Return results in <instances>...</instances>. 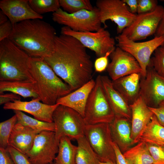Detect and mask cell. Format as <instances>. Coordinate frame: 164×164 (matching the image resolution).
<instances>
[{
	"instance_id": "cell-20",
	"label": "cell",
	"mask_w": 164,
	"mask_h": 164,
	"mask_svg": "<svg viewBox=\"0 0 164 164\" xmlns=\"http://www.w3.org/2000/svg\"><path fill=\"white\" fill-rule=\"evenodd\" d=\"M40 132L17 123L13 128L9 146L26 154L31 149L37 134Z\"/></svg>"
},
{
	"instance_id": "cell-10",
	"label": "cell",
	"mask_w": 164,
	"mask_h": 164,
	"mask_svg": "<svg viewBox=\"0 0 164 164\" xmlns=\"http://www.w3.org/2000/svg\"><path fill=\"white\" fill-rule=\"evenodd\" d=\"M61 33L75 38L86 48L94 51L98 57L105 55L115 48L114 39L104 27L94 32H76L64 26L61 28Z\"/></svg>"
},
{
	"instance_id": "cell-1",
	"label": "cell",
	"mask_w": 164,
	"mask_h": 164,
	"mask_svg": "<svg viewBox=\"0 0 164 164\" xmlns=\"http://www.w3.org/2000/svg\"><path fill=\"white\" fill-rule=\"evenodd\" d=\"M43 59L73 91L92 79L93 65L91 56L86 48L73 37L56 36L53 52Z\"/></svg>"
},
{
	"instance_id": "cell-38",
	"label": "cell",
	"mask_w": 164,
	"mask_h": 164,
	"mask_svg": "<svg viewBox=\"0 0 164 164\" xmlns=\"http://www.w3.org/2000/svg\"><path fill=\"white\" fill-rule=\"evenodd\" d=\"M13 28V25L9 20L0 25V42L8 38L12 33Z\"/></svg>"
},
{
	"instance_id": "cell-11",
	"label": "cell",
	"mask_w": 164,
	"mask_h": 164,
	"mask_svg": "<svg viewBox=\"0 0 164 164\" xmlns=\"http://www.w3.org/2000/svg\"><path fill=\"white\" fill-rule=\"evenodd\" d=\"M96 5L104 28L107 27L106 21L111 20L117 25V31L119 34L132 24L137 14L130 12L122 0H98Z\"/></svg>"
},
{
	"instance_id": "cell-34",
	"label": "cell",
	"mask_w": 164,
	"mask_h": 164,
	"mask_svg": "<svg viewBox=\"0 0 164 164\" xmlns=\"http://www.w3.org/2000/svg\"><path fill=\"white\" fill-rule=\"evenodd\" d=\"M155 164H164V147L146 143Z\"/></svg>"
},
{
	"instance_id": "cell-27",
	"label": "cell",
	"mask_w": 164,
	"mask_h": 164,
	"mask_svg": "<svg viewBox=\"0 0 164 164\" xmlns=\"http://www.w3.org/2000/svg\"><path fill=\"white\" fill-rule=\"evenodd\" d=\"M58 151L54 160L56 164H76L77 147L71 140L66 136L61 137L58 145Z\"/></svg>"
},
{
	"instance_id": "cell-43",
	"label": "cell",
	"mask_w": 164,
	"mask_h": 164,
	"mask_svg": "<svg viewBox=\"0 0 164 164\" xmlns=\"http://www.w3.org/2000/svg\"><path fill=\"white\" fill-rule=\"evenodd\" d=\"M129 7L130 12L136 14L137 12L138 0H122Z\"/></svg>"
},
{
	"instance_id": "cell-32",
	"label": "cell",
	"mask_w": 164,
	"mask_h": 164,
	"mask_svg": "<svg viewBox=\"0 0 164 164\" xmlns=\"http://www.w3.org/2000/svg\"><path fill=\"white\" fill-rule=\"evenodd\" d=\"M17 122L15 114L12 117L0 123V147L6 149L9 146V139L15 125Z\"/></svg>"
},
{
	"instance_id": "cell-24",
	"label": "cell",
	"mask_w": 164,
	"mask_h": 164,
	"mask_svg": "<svg viewBox=\"0 0 164 164\" xmlns=\"http://www.w3.org/2000/svg\"><path fill=\"white\" fill-rule=\"evenodd\" d=\"M123 154L129 164L154 163L146 143L143 142H139Z\"/></svg>"
},
{
	"instance_id": "cell-31",
	"label": "cell",
	"mask_w": 164,
	"mask_h": 164,
	"mask_svg": "<svg viewBox=\"0 0 164 164\" xmlns=\"http://www.w3.org/2000/svg\"><path fill=\"white\" fill-rule=\"evenodd\" d=\"M60 6L63 10L72 13L82 10H92L94 7L89 0H59Z\"/></svg>"
},
{
	"instance_id": "cell-2",
	"label": "cell",
	"mask_w": 164,
	"mask_h": 164,
	"mask_svg": "<svg viewBox=\"0 0 164 164\" xmlns=\"http://www.w3.org/2000/svg\"><path fill=\"white\" fill-rule=\"evenodd\" d=\"M56 36V30L51 25L35 19L14 25L8 39L31 57L44 58L53 52Z\"/></svg>"
},
{
	"instance_id": "cell-7",
	"label": "cell",
	"mask_w": 164,
	"mask_h": 164,
	"mask_svg": "<svg viewBox=\"0 0 164 164\" xmlns=\"http://www.w3.org/2000/svg\"><path fill=\"white\" fill-rule=\"evenodd\" d=\"M52 19L76 32H95L101 27L99 12L96 7L92 10L83 9L72 13L61 8L53 13Z\"/></svg>"
},
{
	"instance_id": "cell-9",
	"label": "cell",
	"mask_w": 164,
	"mask_h": 164,
	"mask_svg": "<svg viewBox=\"0 0 164 164\" xmlns=\"http://www.w3.org/2000/svg\"><path fill=\"white\" fill-rule=\"evenodd\" d=\"M117 46L132 56L138 63L142 70V76L145 77L151 56L155 50L164 44V36H155L148 41L137 42L119 34L115 37Z\"/></svg>"
},
{
	"instance_id": "cell-17",
	"label": "cell",
	"mask_w": 164,
	"mask_h": 164,
	"mask_svg": "<svg viewBox=\"0 0 164 164\" xmlns=\"http://www.w3.org/2000/svg\"><path fill=\"white\" fill-rule=\"evenodd\" d=\"M0 8L13 25L26 20L43 18L32 9L28 0H1Z\"/></svg>"
},
{
	"instance_id": "cell-42",
	"label": "cell",
	"mask_w": 164,
	"mask_h": 164,
	"mask_svg": "<svg viewBox=\"0 0 164 164\" xmlns=\"http://www.w3.org/2000/svg\"><path fill=\"white\" fill-rule=\"evenodd\" d=\"M0 164H15L11 155L6 149L0 147Z\"/></svg>"
},
{
	"instance_id": "cell-15",
	"label": "cell",
	"mask_w": 164,
	"mask_h": 164,
	"mask_svg": "<svg viewBox=\"0 0 164 164\" xmlns=\"http://www.w3.org/2000/svg\"><path fill=\"white\" fill-rule=\"evenodd\" d=\"M110 56L111 61L106 70L111 80L134 73L142 75V70L138 63L128 52L117 46Z\"/></svg>"
},
{
	"instance_id": "cell-23",
	"label": "cell",
	"mask_w": 164,
	"mask_h": 164,
	"mask_svg": "<svg viewBox=\"0 0 164 164\" xmlns=\"http://www.w3.org/2000/svg\"><path fill=\"white\" fill-rule=\"evenodd\" d=\"M129 120L121 116L115 115L114 120L109 124L113 141L121 151L125 149V147L134 144L131 137V128Z\"/></svg>"
},
{
	"instance_id": "cell-8",
	"label": "cell",
	"mask_w": 164,
	"mask_h": 164,
	"mask_svg": "<svg viewBox=\"0 0 164 164\" xmlns=\"http://www.w3.org/2000/svg\"><path fill=\"white\" fill-rule=\"evenodd\" d=\"M84 136L101 162L111 161L116 163L109 124L86 125Z\"/></svg>"
},
{
	"instance_id": "cell-39",
	"label": "cell",
	"mask_w": 164,
	"mask_h": 164,
	"mask_svg": "<svg viewBox=\"0 0 164 164\" xmlns=\"http://www.w3.org/2000/svg\"><path fill=\"white\" fill-rule=\"evenodd\" d=\"M148 107L155 116L159 122L164 126V101L161 103L157 107Z\"/></svg>"
},
{
	"instance_id": "cell-6",
	"label": "cell",
	"mask_w": 164,
	"mask_h": 164,
	"mask_svg": "<svg viewBox=\"0 0 164 164\" xmlns=\"http://www.w3.org/2000/svg\"><path fill=\"white\" fill-rule=\"evenodd\" d=\"M53 118L55 138L58 143L63 136L76 140L84 136L86 125L84 118L75 110L59 105L53 113Z\"/></svg>"
},
{
	"instance_id": "cell-40",
	"label": "cell",
	"mask_w": 164,
	"mask_h": 164,
	"mask_svg": "<svg viewBox=\"0 0 164 164\" xmlns=\"http://www.w3.org/2000/svg\"><path fill=\"white\" fill-rule=\"evenodd\" d=\"M21 100L20 96L13 93L0 94V104H5L15 100Z\"/></svg>"
},
{
	"instance_id": "cell-45",
	"label": "cell",
	"mask_w": 164,
	"mask_h": 164,
	"mask_svg": "<svg viewBox=\"0 0 164 164\" xmlns=\"http://www.w3.org/2000/svg\"><path fill=\"white\" fill-rule=\"evenodd\" d=\"M9 20V18L6 15L2 10H0V25L5 23Z\"/></svg>"
},
{
	"instance_id": "cell-21",
	"label": "cell",
	"mask_w": 164,
	"mask_h": 164,
	"mask_svg": "<svg viewBox=\"0 0 164 164\" xmlns=\"http://www.w3.org/2000/svg\"><path fill=\"white\" fill-rule=\"evenodd\" d=\"M142 75L134 73L112 80L113 86L130 105L140 97V84Z\"/></svg>"
},
{
	"instance_id": "cell-13",
	"label": "cell",
	"mask_w": 164,
	"mask_h": 164,
	"mask_svg": "<svg viewBox=\"0 0 164 164\" xmlns=\"http://www.w3.org/2000/svg\"><path fill=\"white\" fill-rule=\"evenodd\" d=\"M55 132L43 131L36 135L31 149L26 154L32 164H50L58 151Z\"/></svg>"
},
{
	"instance_id": "cell-41",
	"label": "cell",
	"mask_w": 164,
	"mask_h": 164,
	"mask_svg": "<svg viewBox=\"0 0 164 164\" xmlns=\"http://www.w3.org/2000/svg\"><path fill=\"white\" fill-rule=\"evenodd\" d=\"M112 145L114 151L116 164H129L117 145L113 141Z\"/></svg>"
},
{
	"instance_id": "cell-19",
	"label": "cell",
	"mask_w": 164,
	"mask_h": 164,
	"mask_svg": "<svg viewBox=\"0 0 164 164\" xmlns=\"http://www.w3.org/2000/svg\"><path fill=\"white\" fill-rule=\"evenodd\" d=\"M95 84V80L91 79L77 89L59 98L56 104L75 110L84 118L88 98Z\"/></svg>"
},
{
	"instance_id": "cell-12",
	"label": "cell",
	"mask_w": 164,
	"mask_h": 164,
	"mask_svg": "<svg viewBox=\"0 0 164 164\" xmlns=\"http://www.w3.org/2000/svg\"><path fill=\"white\" fill-rule=\"evenodd\" d=\"M164 7L158 5L152 12L136 16L132 24L121 34L133 41L144 39L155 34L162 19Z\"/></svg>"
},
{
	"instance_id": "cell-4",
	"label": "cell",
	"mask_w": 164,
	"mask_h": 164,
	"mask_svg": "<svg viewBox=\"0 0 164 164\" xmlns=\"http://www.w3.org/2000/svg\"><path fill=\"white\" fill-rule=\"evenodd\" d=\"M31 57L9 39L0 42V81L34 83L30 71Z\"/></svg>"
},
{
	"instance_id": "cell-47",
	"label": "cell",
	"mask_w": 164,
	"mask_h": 164,
	"mask_svg": "<svg viewBox=\"0 0 164 164\" xmlns=\"http://www.w3.org/2000/svg\"><path fill=\"white\" fill-rule=\"evenodd\" d=\"M161 146H163V147H164V144L162 145Z\"/></svg>"
},
{
	"instance_id": "cell-46",
	"label": "cell",
	"mask_w": 164,
	"mask_h": 164,
	"mask_svg": "<svg viewBox=\"0 0 164 164\" xmlns=\"http://www.w3.org/2000/svg\"><path fill=\"white\" fill-rule=\"evenodd\" d=\"M100 164H116V163L111 161L106 162H101Z\"/></svg>"
},
{
	"instance_id": "cell-37",
	"label": "cell",
	"mask_w": 164,
	"mask_h": 164,
	"mask_svg": "<svg viewBox=\"0 0 164 164\" xmlns=\"http://www.w3.org/2000/svg\"><path fill=\"white\" fill-rule=\"evenodd\" d=\"M114 49L108 51L105 55L98 57L96 59L94 64L96 72L101 73L106 70L108 64V57Z\"/></svg>"
},
{
	"instance_id": "cell-16",
	"label": "cell",
	"mask_w": 164,
	"mask_h": 164,
	"mask_svg": "<svg viewBox=\"0 0 164 164\" xmlns=\"http://www.w3.org/2000/svg\"><path fill=\"white\" fill-rule=\"evenodd\" d=\"M39 97L32 98L29 101L15 100L4 105V110L25 112L33 115L38 120L48 122H53V113L59 104L49 105L40 102Z\"/></svg>"
},
{
	"instance_id": "cell-18",
	"label": "cell",
	"mask_w": 164,
	"mask_h": 164,
	"mask_svg": "<svg viewBox=\"0 0 164 164\" xmlns=\"http://www.w3.org/2000/svg\"><path fill=\"white\" fill-rule=\"evenodd\" d=\"M130 107L132 112L131 137L135 144L140 142L153 114L140 96Z\"/></svg>"
},
{
	"instance_id": "cell-25",
	"label": "cell",
	"mask_w": 164,
	"mask_h": 164,
	"mask_svg": "<svg viewBox=\"0 0 164 164\" xmlns=\"http://www.w3.org/2000/svg\"><path fill=\"white\" fill-rule=\"evenodd\" d=\"M33 82L22 81H0V94L10 92L24 98L38 97Z\"/></svg>"
},
{
	"instance_id": "cell-44",
	"label": "cell",
	"mask_w": 164,
	"mask_h": 164,
	"mask_svg": "<svg viewBox=\"0 0 164 164\" xmlns=\"http://www.w3.org/2000/svg\"><path fill=\"white\" fill-rule=\"evenodd\" d=\"M154 35L155 36H164V10L162 19ZM163 46H164V44Z\"/></svg>"
},
{
	"instance_id": "cell-49",
	"label": "cell",
	"mask_w": 164,
	"mask_h": 164,
	"mask_svg": "<svg viewBox=\"0 0 164 164\" xmlns=\"http://www.w3.org/2000/svg\"><path fill=\"white\" fill-rule=\"evenodd\" d=\"M155 164L153 163V164Z\"/></svg>"
},
{
	"instance_id": "cell-30",
	"label": "cell",
	"mask_w": 164,
	"mask_h": 164,
	"mask_svg": "<svg viewBox=\"0 0 164 164\" xmlns=\"http://www.w3.org/2000/svg\"><path fill=\"white\" fill-rule=\"evenodd\" d=\"M29 2L32 9L42 15L47 12L53 13L60 7L59 0H29Z\"/></svg>"
},
{
	"instance_id": "cell-29",
	"label": "cell",
	"mask_w": 164,
	"mask_h": 164,
	"mask_svg": "<svg viewBox=\"0 0 164 164\" xmlns=\"http://www.w3.org/2000/svg\"><path fill=\"white\" fill-rule=\"evenodd\" d=\"M13 111L17 118V123L40 132L43 131L54 132L55 131V126L54 122H48L42 121L30 117L22 111Z\"/></svg>"
},
{
	"instance_id": "cell-35",
	"label": "cell",
	"mask_w": 164,
	"mask_h": 164,
	"mask_svg": "<svg viewBox=\"0 0 164 164\" xmlns=\"http://www.w3.org/2000/svg\"><path fill=\"white\" fill-rule=\"evenodd\" d=\"M6 149L10 153L15 164H32L26 154L9 146Z\"/></svg>"
},
{
	"instance_id": "cell-28",
	"label": "cell",
	"mask_w": 164,
	"mask_h": 164,
	"mask_svg": "<svg viewBox=\"0 0 164 164\" xmlns=\"http://www.w3.org/2000/svg\"><path fill=\"white\" fill-rule=\"evenodd\" d=\"M77 145L76 164H100L101 159L93 150L84 136L76 140Z\"/></svg>"
},
{
	"instance_id": "cell-36",
	"label": "cell",
	"mask_w": 164,
	"mask_h": 164,
	"mask_svg": "<svg viewBox=\"0 0 164 164\" xmlns=\"http://www.w3.org/2000/svg\"><path fill=\"white\" fill-rule=\"evenodd\" d=\"M156 0H138V14L153 11L158 5Z\"/></svg>"
},
{
	"instance_id": "cell-14",
	"label": "cell",
	"mask_w": 164,
	"mask_h": 164,
	"mask_svg": "<svg viewBox=\"0 0 164 164\" xmlns=\"http://www.w3.org/2000/svg\"><path fill=\"white\" fill-rule=\"evenodd\" d=\"M139 95L149 107H157L164 101V78L149 64L145 76H141Z\"/></svg>"
},
{
	"instance_id": "cell-3",
	"label": "cell",
	"mask_w": 164,
	"mask_h": 164,
	"mask_svg": "<svg viewBox=\"0 0 164 164\" xmlns=\"http://www.w3.org/2000/svg\"><path fill=\"white\" fill-rule=\"evenodd\" d=\"M29 71L34 81L35 91L44 104H55L59 98L73 91L43 58L31 57Z\"/></svg>"
},
{
	"instance_id": "cell-48",
	"label": "cell",
	"mask_w": 164,
	"mask_h": 164,
	"mask_svg": "<svg viewBox=\"0 0 164 164\" xmlns=\"http://www.w3.org/2000/svg\"><path fill=\"white\" fill-rule=\"evenodd\" d=\"M56 164L55 163H52L51 164Z\"/></svg>"
},
{
	"instance_id": "cell-22",
	"label": "cell",
	"mask_w": 164,
	"mask_h": 164,
	"mask_svg": "<svg viewBox=\"0 0 164 164\" xmlns=\"http://www.w3.org/2000/svg\"><path fill=\"white\" fill-rule=\"evenodd\" d=\"M101 79L105 92L115 115L131 119L130 105L114 88L112 80L106 76H101Z\"/></svg>"
},
{
	"instance_id": "cell-33",
	"label": "cell",
	"mask_w": 164,
	"mask_h": 164,
	"mask_svg": "<svg viewBox=\"0 0 164 164\" xmlns=\"http://www.w3.org/2000/svg\"><path fill=\"white\" fill-rule=\"evenodd\" d=\"M149 64L159 74L164 78V46H160L155 50Z\"/></svg>"
},
{
	"instance_id": "cell-26",
	"label": "cell",
	"mask_w": 164,
	"mask_h": 164,
	"mask_svg": "<svg viewBox=\"0 0 164 164\" xmlns=\"http://www.w3.org/2000/svg\"><path fill=\"white\" fill-rule=\"evenodd\" d=\"M140 141L159 146L164 144V126L154 114L142 135Z\"/></svg>"
},
{
	"instance_id": "cell-5",
	"label": "cell",
	"mask_w": 164,
	"mask_h": 164,
	"mask_svg": "<svg viewBox=\"0 0 164 164\" xmlns=\"http://www.w3.org/2000/svg\"><path fill=\"white\" fill-rule=\"evenodd\" d=\"M86 105L84 118L86 125L110 124L115 114L107 98L102 84L101 75L96 77Z\"/></svg>"
}]
</instances>
